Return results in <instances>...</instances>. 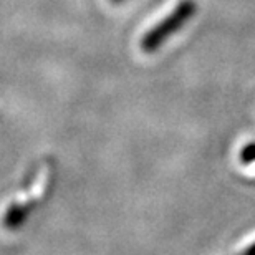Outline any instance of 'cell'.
<instances>
[{"mask_svg": "<svg viewBox=\"0 0 255 255\" xmlns=\"http://www.w3.org/2000/svg\"><path fill=\"white\" fill-rule=\"evenodd\" d=\"M241 162L242 164H254L255 162V142H249L241 149Z\"/></svg>", "mask_w": 255, "mask_h": 255, "instance_id": "cell-3", "label": "cell"}, {"mask_svg": "<svg viewBox=\"0 0 255 255\" xmlns=\"http://www.w3.org/2000/svg\"><path fill=\"white\" fill-rule=\"evenodd\" d=\"M28 216V211L27 207H20V206H12L5 212V217H3V226L13 231V229H18L22 224L25 222V219Z\"/></svg>", "mask_w": 255, "mask_h": 255, "instance_id": "cell-2", "label": "cell"}, {"mask_svg": "<svg viewBox=\"0 0 255 255\" xmlns=\"http://www.w3.org/2000/svg\"><path fill=\"white\" fill-rule=\"evenodd\" d=\"M239 255H255V242L254 244H251L249 247H246L244 251L239 254Z\"/></svg>", "mask_w": 255, "mask_h": 255, "instance_id": "cell-4", "label": "cell"}, {"mask_svg": "<svg viewBox=\"0 0 255 255\" xmlns=\"http://www.w3.org/2000/svg\"><path fill=\"white\" fill-rule=\"evenodd\" d=\"M113 3H121V2H125V0H111Z\"/></svg>", "mask_w": 255, "mask_h": 255, "instance_id": "cell-5", "label": "cell"}, {"mask_svg": "<svg viewBox=\"0 0 255 255\" xmlns=\"http://www.w3.org/2000/svg\"><path fill=\"white\" fill-rule=\"evenodd\" d=\"M196 12H197L196 0H181V2L176 5V8L172 10L166 18H162L159 23H156L151 30H147V32L142 35V38H141L142 52H146V53L156 52L161 45H164V42L172 33L179 32V30L184 27V23H187L194 17Z\"/></svg>", "mask_w": 255, "mask_h": 255, "instance_id": "cell-1", "label": "cell"}]
</instances>
